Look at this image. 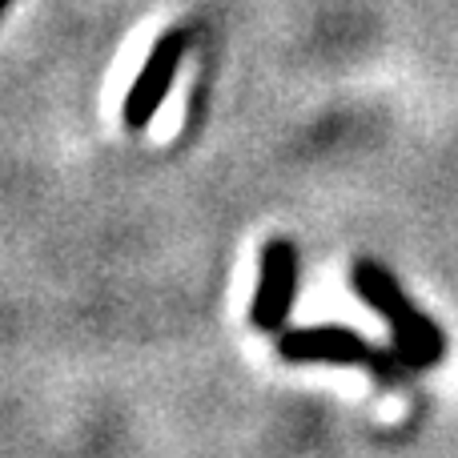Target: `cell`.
<instances>
[{
	"mask_svg": "<svg viewBox=\"0 0 458 458\" xmlns=\"http://www.w3.org/2000/svg\"><path fill=\"white\" fill-rule=\"evenodd\" d=\"M298 298V245L285 237H269L258 258V285L250 301V326L266 334H282L285 318Z\"/></svg>",
	"mask_w": 458,
	"mask_h": 458,
	"instance_id": "3957f363",
	"label": "cell"
},
{
	"mask_svg": "<svg viewBox=\"0 0 458 458\" xmlns=\"http://www.w3.org/2000/svg\"><path fill=\"white\" fill-rule=\"evenodd\" d=\"M277 354L285 362H330V366H370L378 382H398V354L374 350L350 326H301L277 334Z\"/></svg>",
	"mask_w": 458,
	"mask_h": 458,
	"instance_id": "7a4b0ae2",
	"label": "cell"
},
{
	"mask_svg": "<svg viewBox=\"0 0 458 458\" xmlns=\"http://www.w3.org/2000/svg\"><path fill=\"white\" fill-rule=\"evenodd\" d=\"M350 282L362 293L366 306H370L382 322H390V330H394V354L403 358L406 370H430L435 362H443L446 338H443V330H438V322L427 318L406 298L398 277L390 274L386 266H378V261H370V258H358L354 266H350Z\"/></svg>",
	"mask_w": 458,
	"mask_h": 458,
	"instance_id": "6da1fadb",
	"label": "cell"
},
{
	"mask_svg": "<svg viewBox=\"0 0 458 458\" xmlns=\"http://www.w3.org/2000/svg\"><path fill=\"white\" fill-rule=\"evenodd\" d=\"M185 45H190V32L169 29L165 37H157V45L149 48L141 72H137V81L125 93V105H121V121H125L129 129H145L153 121V113L161 109V101H165L169 89H174V77H177V64H182V56H185Z\"/></svg>",
	"mask_w": 458,
	"mask_h": 458,
	"instance_id": "277c9868",
	"label": "cell"
}]
</instances>
